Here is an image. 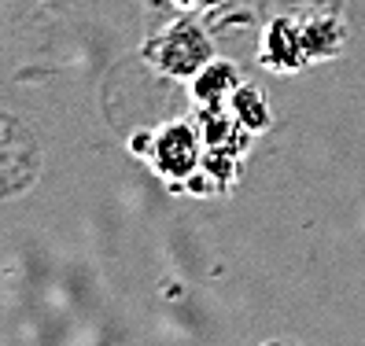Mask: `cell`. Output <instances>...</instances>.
<instances>
[{
  "label": "cell",
  "mask_w": 365,
  "mask_h": 346,
  "mask_svg": "<svg viewBox=\"0 0 365 346\" xmlns=\"http://www.w3.org/2000/svg\"><path fill=\"white\" fill-rule=\"evenodd\" d=\"M155 155H159V166L166 173H185L192 169V162H196V144H192V133L181 125L166 129L163 140L155 144Z\"/></svg>",
  "instance_id": "1"
}]
</instances>
